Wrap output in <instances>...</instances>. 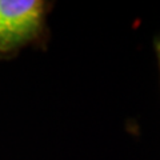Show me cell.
<instances>
[{
  "mask_svg": "<svg viewBox=\"0 0 160 160\" xmlns=\"http://www.w3.org/2000/svg\"><path fill=\"white\" fill-rule=\"evenodd\" d=\"M53 4L47 0H0V60L13 59L28 48L47 47Z\"/></svg>",
  "mask_w": 160,
  "mask_h": 160,
  "instance_id": "cell-1",
  "label": "cell"
},
{
  "mask_svg": "<svg viewBox=\"0 0 160 160\" xmlns=\"http://www.w3.org/2000/svg\"><path fill=\"white\" fill-rule=\"evenodd\" d=\"M153 52H155V56H156L159 76H160V32L153 38Z\"/></svg>",
  "mask_w": 160,
  "mask_h": 160,
  "instance_id": "cell-2",
  "label": "cell"
}]
</instances>
